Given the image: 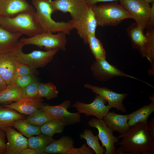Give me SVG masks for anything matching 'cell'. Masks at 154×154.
I'll return each mask as SVG.
<instances>
[{
    "mask_svg": "<svg viewBox=\"0 0 154 154\" xmlns=\"http://www.w3.org/2000/svg\"><path fill=\"white\" fill-rule=\"evenodd\" d=\"M148 124L139 122L130 127L124 133L117 137L121 140L116 143L125 154H154V141L148 130Z\"/></svg>",
    "mask_w": 154,
    "mask_h": 154,
    "instance_id": "cell-1",
    "label": "cell"
},
{
    "mask_svg": "<svg viewBox=\"0 0 154 154\" xmlns=\"http://www.w3.org/2000/svg\"><path fill=\"white\" fill-rule=\"evenodd\" d=\"M36 9L35 17L43 32L55 33L63 32L70 34L73 29L72 19L67 22H56L51 17L55 12L52 0H31Z\"/></svg>",
    "mask_w": 154,
    "mask_h": 154,
    "instance_id": "cell-2",
    "label": "cell"
},
{
    "mask_svg": "<svg viewBox=\"0 0 154 154\" xmlns=\"http://www.w3.org/2000/svg\"><path fill=\"white\" fill-rule=\"evenodd\" d=\"M35 10L21 12L12 17L0 16V26L9 31L33 37L43 32L35 17Z\"/></svg>",
    "mask_w": 154,
    "mask_h": 154,
    "instance_id": "cell-3",
    "label": "cell"
},
{
    "mask_svg": "<svg viewBox=\"0 0 154 154\" xmlns=\"http://www.w3.org/2000/svg\"><path fill=\"white\" fill-rule=\"evenodd\" d=\"M91 7L97 26H115L125 19H132L128 12L117 1Z\"/></svg>",
    "mask_w": 154,
    "mask_h": 154,
    "instance_id": "cell-4",
    "label": "cell"
},
{
    "mask_svg": "<svg viewBox=\"0 0 154 154\" xmlns=\"http://www.w3.org/2000/svg\"><path fill=\"white\" fill-rule=\"evenodd\" d=\"M66 35L63 32L54 34L52 33L43 32L32 37L23 38L19 40V41L24 46L33 45L41 48L44 47L46 50L58 48L66 51Z\"/></svg>",
    "mask_w": 154,
    "mask_h": 154,
    "instance_id": "cell-5",
    "label": "cell"
},
{
    "mask_svg": "<svg viewBox=\"0 0 154 154\" xmlns=\"http://www.w3.org/2000/svg\"><path fill=\"white\" fill-rule=\"evenodd\" d=\"M24 46L19 42L17 46L11 51L19 62L35 69L46 66L51 61L54 55L60 49L57 48L46 51L35 50L31 53L25 54L22 51Z\"/></svg>",
    "mask_w": 154,
    "mask_h": 154,
    "instance_id": "cell-6",
    "label": "cell"
},
{
    "mask_svg": "<svg viewBox=\"0 0 154 154\" xmlns=\"http://www.w3.org/2000/svg\"><path fill=\"white\" fill-rule=\"evenodd\" d=\"M120 4L128 12L138 25L144 30L149 15V3L143 0H119Z\"/></svg>",
    "mask_w": 154,
    "mask_h": 154,
    "instance_id": "cell-7",
    "label": "cell"
},
{
    "mask_svg": "<svg viewBox=\"0 0 154 154\" xmlns=\"http://www.w3.org/2000/svg\"><path fill=\"white\" fill-rule=\"evenodd\" d=\"M91 70L94 77L100 81L106 82L111 78L117 76L125 77L139 80L150 86L149 83L127 74L117 67L110 64L105 59L96 60L91 66Z\"/></svg>",
    "mask_w": 154,
    "mask_h": 154,
    "instance_id": "cell-8",
    "label": "cell"
},
{
    "mask_svg": "<svg viewBox=\"0 0 154 154\" xmlns=\"http://www.w3.org/2000/svg\"><path fill=\"white\" fill-rule=\"evenodd\" d=\"M71 104L70 101L67 100L57 105L44 104L39 109L52 115L63 125H69L80 123L81 121L80 114L78 112L70 113L68 111L67 109L70 108Z\"/></svg>",
    "mask_w": 154,
    "mask_h": 154,
    "instance_id": "cell-9",
    "label": "cell"
},
{
    "mask_svg": "<svg viewBox=\"0 0 154 154\" xmlns=\"http://www.w3.org/2000/svg\"><path fill=\"white\" fill-rule=\"evenodd\" d=\"M88 124L98 130V137L102 142V147L106 148L104 154H114L116 149L115 144L119 141L120 139L114 136L113 131L106 124L103 119L92 118Z\"/></svg>",
    "mask_w": 154,
    "mask_h": 154,
    "instance_id": "cell-10",
    "label": "cell"
},
{
    "mask_svg": "<svg viewBox=\"0 0 154 154\" xmlns=\"http://www.w3.org/2000/svg\"><path fill=\"white\" fill-rule=\"evenodd\" d=\"M72 20L73 29L76 30L84 43L88 44V35H95L98 26L92 7L89 6L78 19L76 21Z\"/></svg>",
    "mask_w": 154,
    "mask_h": 154,
    "instance_id": "cell-11",
    "label": "cell"
},
{
    "mask_svg": "<svg viewBox=\"0 0 154 154\" xmlns=\"http://www.w3.org/2000/svg\"><path fill=\"white\" fill-rule=\"evenodd\" d=\"M106 102L101 96L96 94L94 101L90 104L77 101L71 106L75 108L79 114L84 113L87 116L92 115L97 119H103L111 108L108 105H106Z\"/></svg>",
    "mask_w": 154,
    "mask_h": 154,
    "instance_id": "cell-12",
    "label": "cell"
},
{
    "mask_svg": "<svg viewBox=\"0 0 154 154\" xmlns=\"http://www.w3.org/2000/svg\"><path fill=\"white\" fill-rule=\"evenodd\" d=\"M84 86L104 98L111 108H115L124 113L126 112L123 101L128 95L127 94L117 93L106 87H100L89 84H86Z\"/></svg>",
    "mask_w": 154,
    "mask_h": 154,
    "instance_id": "cell-13",
    "label": "cell"
},
{
    "mask_svg": "<svg viewBox=\"0 0 154 154\" xmlns=\"http://www.w3.org/2000/svg\"><path fill=\"white\" fill-rule=\"evenodd\" d=\"M55 11L69 13L74 21L78 19L89 6L86 0H54Z\"/></svg>",
    "mask_w": 154,
    "mask_h": 154,
    "instance_id": "cell-14",
    "label": "cell"
},
{
    "mask_svg": "<svg viewBox=\"0 0 154 154\" xmlns=\"http://www.w3.org/2000/svg\"><path fill=\"white\" fill-rule=\"evenodd\" d=\"M18 62L11 50L0 51V75L7 85L12 83Z\"/></svg>",
    "mask_w": 154,
    "mask_h": 154,
    "instance_id": "cell-15",
    "label": "cell"
},
{
    "mask_svg": "<svg viewBox=\"0 0 154 154\" xmlns=\"http://www.w3.org/2000/svg\"><path fill=\"white\" fill-rule=\"evenodd\" d=\"M35 10L26 0H0V16L12 17L21 12Z\"/></svg>",
    "mask_w": 154,
    "mask_h": 154,
    "instance_id": "cell-16",
    "label": "cell"
},
{
    "mask_svg": "<svg viewBox=\"0 0 154 154\" xmlns=\"http://www.w3.org/2000/svg\"><path fill=\"white\" fill-rule=\"evenodd\" d=\"M5 131L7 138L5 154H20L28 147L27 139L11 127L6 128Z\"/></svg>",
    "mask_w": 154,
    "mask_h": 154,
    "instance_id": "cell-17",
    "label": "cell"
},
{
    "mask_svg": "<svg viewBox=\"0 0 154 154\" xmlns=\"http://www.w3.org/2000/svg\"><path fill=\"white\" fill-rule=\"evenodd\" d=\"M43 101L42 98L36 99L22 98L17 102L2 106L14 109L20 114L29 115L46 104L43 102Z\"/></svg>",
    "mask_w": 154,
    "mask_h": 154,
    "instance_id": "cell-18",
    "label": "cell"
},
{
    "mask_svg": "<svg viewBox=\"0 0 154 154\" xmlns=\"http://www.w3.org/2000/svg\"><path fill=\"white\" fill-rule=\"evenodd\" d=\"M129 116V114L121 115L109 112L103 119L113 131H117L121 135L126 132L130 127L128 123Z\"/></svg>",
    "mask_w": 154,
    "mask_h": 154,
    "instance_id": "cell-19",
    "label": "cell"
},
{
    "mask_svg": "<svg viewBox=\"0 0 154 154\" xmlns=\"http://www.w3.org/2000/svg\"><path fill=\"white\" fill-rule=\"evenodd\" d=\"M144 31L135 22L127 29L132 47L138 50L142 57H145V47L147 38Z\"/></svg>",
    "mask_w": 154,
    "mask_h": 154,
    "instance_id": "cell-20",
    "label": "cell"
},
{
    "mask_svg": "<svg viewBox=\"0 0 154 154\" xmlns=\"http://www.w3.org/2000/svg\"><path fill=\"white\" fill-rule=\"evenodd\" d=\"M21 33L9 31L0 26V51L11 50L19 43Z\"/></svg>",
    "mask_w": 154,
    "mask_h": 154,
    "instance_id": "cell-21",
    "label": "cell"
},
{
    "mask_svg": "<svg viewBox=\"0 0 154 154\" xmlns=\"http://www.w3.org/2000/svg\"><path fill=\"white\" fill-rule=\"evenodd\" d=\"M74 141L68 136H64L58 140H54L46 148L44 152L46 153L66 154L74 147Z\"/></svg>",
    "mask_w": 154,
    "mask_h": 154,
    "instance_id": "cell-22",
    "label": "cell"
},
{
    "mask_svg": "<svg viewBox=\"0 0 154 154\" xmlns=\"http://www.w3.org/2000/svg\"><path fill=\"white\" fill-rule=\"evenodd\" d=\"M25 115L16 110L0 105V128L5 131L8 127H11L13 122L19 119H25Z\"/></svg>",
    "mask_w": 154,
    "mask_h": 154,
    "instance_id": "cell-23",
    "label": "cell"
},
{
    "mask_svg": "<svg viewBox=\"0 0 154 154\" xmlns=\"http://www.w3.org/2000/svg\"><path fill=\"white\" fill-rule=\"evenodd\" d=\"M154 111V102L143 106L138 110L129 114L128 123L131 126L139 122H143L148 125L147 119Z\"/></svg>",
    "mask_w": 154,
    "mask_h": 154,
    "instance_id": "cell-24",
    "label": "cell"
},
{
    "mask_svg": "<svg viewBox=\"0 0 154 154\" xmlns=\"http://www.w3.org/2000/svg\"><path fill=\"white\" fill-rule=\"evenodd\" d=\"M22 88L12 84L0 92V105L10 104L22 98Z\"/></svg>",
    "mask_w": 154,
    "mask_h": 154,
    "instance_id": "cell-25",
    "label": "cell"
},
{
    "mask_svg": "<svg viewBox=\"0 0 154 154\" xmlns=\"http://www.w3.org/2000/svg\"><path fill=\"white\" fill-rule=\"evenodd\" d=\"M54 140L52 137L41 133L29 138L28 147L34 150L38 154H45L46 148Z\"/></svg>",
    "mask_w": 154,
    "mask_h": 154,
    "instance_id": "cell-26",
    "label": "cell"
},
{
    "mask_svg": "<svg viewBox=\"0 0 154 154\" xmlns=\"http://www.w3.org/2000/svg\"><path fill=\"white\" fill-rule=\"evenodd\" d=\"M147 41L145 47V57L151 64V68L149 70L151 76L154 74V29L147 30L145 34Z\"/></svg>",
    "mask_w": 154,
    "mask_h": 154,
    "instance_id": "cell-27",
    "label": "cell"
},
{
    "mask_svg": "<svg viewBox=\"0 0 154 154\" xmlns=\"http://www.w3.org/2000/svg\"><path fill=\"white\" fill-rule=\"evenodd\" d=\"M12 126L18 130L21 133L28 138L41 133L40 127L32 125L25 119L15 121L13 123Z\"/></svg>",
    "mask_w": 154,
    "mask_h": 154,
    "instance_id": "cell-28",
    "label": "cell"
},
{
    "mask_svg": "<svg viewBox=\"0 0 154 154\" xmlns=\"http://www.w3.org/2000/svg\"><path fill=\"white\" fill-rule=\"evenodd\" d=\"M55 119L47 112L38 109L26 117L25 119L32 125L40 127L48 121Z\"/></svg>",
    "mask_w": 154,
    "mask_h": 154,
    "instance_id": "cell-29",
    "label": "cell"
},
{
    "mask_svg": "<svg viewBox=\"0 0 154 154\" xmlns=\"http://www.w3.org/2000/svg\"><path fill=\"white\" fill-rule=\"evenodd\" d=\"M80 137L86 140L87 144L94 150L96 154H103L105 153L106 149L100 145L98 136H95L91 130L85 129L80 134Z\"/></svg>",
    "mask_w": 154,
    "mask_h": 154,
    "instance_id": "cell-30",
    "label": "cell"
},
{
    "mask_svg": "<svg viewBox=\"0 0 154 154\" xmlns=\"http://www.w3.org/2000/svg\"><path fill=\"white\" fill-rule=\"evenodd\" d=\"M88 44L96 60L105 59L106 53L101 41L95 35H89L88 37Z\"/></svg>",
    "mask_w": 154,
    "mask_h": 154,
    "instance_id": "cell-31",
    "label": "cell"
},
{
    "mask_svg": "<svg viewBox=\"0 0 154 154\" xmlns=\"http://www.w3.org/2000/svg\"><path fill=\"white\" fill-rule=\"evenodd\" d=\"M38 89L40 98H44L50 100L57 97L58 92L56 86L51 82L42 83L39 82Z\"/></svg>",
    "mask_w": 154,
    "mask_h": 154,
    "instance_id": "cell-32",
    "label": "cell"
},
{
    "mask_svg": "<svg viewBox=\"0 0 154 154\" xmlns=\"http://www.w3.org/2000/svg\"><path fill=\"white\" fill-rule=\"evenodd\" d=\"M64 126L58 120L54 119L45 123L40 129L41 133L52 137L55 134L61 133Z\"/></svg>",
    "mask_w": 154,
    "mask_h": 154,
    "instance_id": "cell-33",
    "label": "cell"
},
{
    "mask_svg": "<svg viewBox=\"0 0 154 154\" xmlns=\"http://www.w3.org/2000/svg\"><path fill=\"white\" fill-rule=\"evenodd\" d=\"M38 82L37 81L22 88V98L36 99L41 98L39 96L38 91Z\"/></svg>",
    "mask_w": 154,
    "mask_h": 154,
    "instance_id": "cell-34",
    "label": "cell"
},
{
    "mask_svg": "<svg viewBox=\"0 0 154 154\" xmlns=\"http://www.w3.org/2000/svg\"><path fill=\"white\" fill-rule=\"evenodd\" d=\"M37 81L34 74L19 76L14 78L12 83L23 88L29 84Z\"/></svg>",
    "mask_w": 154,
    "mask_h": 154,
    "instance_id": "cell-35",
    "label": "cell"
},
{
    "mask_svg": "<svg viewBox=\"0 0 154 154\" xmlns=\"http://www.w3.org/2000/svg\"><path fill=\"white\" fill-rule=\"evenodd\" d=\"M36 70L35 69L33 68L27 64L19 62L16 66L14 78L19 76L24 75H34L35 74L37 73Z\"/></svg>",
    "mask_w": 154,
    "mask_h": 154,
    "instance_id": "cell-36",
    "label": "cell"
},
{
    "mask_svg": "<svg viewBox=\"0 0 154 154\" xmlns=\"http://www.w3.org/2000/svg\"><path fill=\"white\" fill-rule=\"evenodd\" d=\"M94 150L89 146H87L85 143L82 144L78 148L74 147L70 149L66 154H94Z\"/></svg>",
    "mask_w": 154,
    "mask_h": 154,
    "instance_id": "cell-37",
    "label": "cell"
},
{
    "mask_svg": "<svg viewBox=\"0 0 154 154\" xmlns=\"http://www.w3.org/2000/svg\"><path fill=\"white\" fill-rule=\"evenodd\" d=\"M151 4L148 20L146 27L147 30L154 29V2Z\"/></svg>",
    "mask_w": 154,
    "mask_h": 154,
    "instance_id": "cell-38",
    "label": "cell"
},
{
    "mask_svg": "<svg viewBox=\"0 0 154 154\" xmlns=\"http://www.w3.org/2000/svg\"><path fill=\"white\" fill-rule=\"evenodd\" d=\"M5 136V131L0 128V154H5L6 147Z\"/></svg>",
    "mask_w": 154,
    "mask_h": 154,
    "instance_id": "cell-39",
    "label": "cell"
},
{
    "mask_svg": "<svg viewBox=\"0 0 154 154\" xmlns=\"http://www.w3.org/2000/svg\"><path fill=\"white\" fill-rule=\"evenodd\" d=\"M148 130L150 137L153 140H154V117L148 122Z\"/></svg>",
    "mask_w": 154,
    "mask_h": 154,
    "instance_id": "cell-40",
    "label": "cell"
},
{
    "mask_svg": "<svg viewBox=\"0 0 154 154\" xmlns=\"http://www.w3.org/2000/svg\"><path fill=\"white\" fill-rule=\"evenodd\" d=\"M119 0H86L88 4L92 7L96 5L97 3L100 2H114L119 1Z\"/></svg>",
    "mask_w": 154,
    "mask_h": 154,
    "instance_id": "cell-41",
    "label": "cell"
},
{
    "mask_svg": "<svg viewBox=\"0 0 154 154\" xmlns=\"http://www.w3.org/2000/svg\"><path fill=\"white\" fill-rule=\"evenodd\" d=\"M20 154H38L34 150L27 147L24 149Z\"/></svg>",
    "mask_w": 154,
    "mask_h": 154,
    "instance_id": "cell-42",
    "label": "cell"
},
{
    "mask_svg": "<svg viewBox=\"0 0 154 154\" xmlns=\"http://www.w3.org/2000/svg\"><path fill=\"white\" fill-rule=\"evenodd\" d=\"M7 85L0 75V92L6 88Z\"/></svg>",
    "mask_w": 154,
    "mask_h": 154,
    "instance_id": "cell-43",
    "label": "cell"
},
{
    "mask_svg": "<svg viewBox=\"0 0 154 154\" xmlns=\"http://www.w3.org/2000/svg\"><path fill=\"white\" fill-rule=\"evenodd\" d=\"M125 154L123 151V148L121 146H120L119 147L116 149L114 154Z\"/></svg>",
    "mask_w": 154,
    "mask_h": 154,
    "instance_id": "cell-44",
    "label": "cell"
},
{
    "mask_svg": "<svg viewBox=\"0 0 154 154\" xmlns=\"http://www.w3.org/2000/svg\"><path fill=\"white\" fill-rule=\"evenodd\" d=\"M145 2L148 3H152L153 2H154V0H143Z\"/></svg>",
    "mask_w": 154,
    "mask_h": 154,
    "instance_id": "cell-45",
    "label": "cell"
},
{
    "mask_svg": "<svg viewBox=\"0 0 154 154\" xmlns=\"http://www.w3.org/2000/svg\"><path fill=\"white\" fill-rule=\"evenodd\" d=\"M149 98L150 100L151 101L154 102V94L153 95L149 96Z\"/></svg>",
    "mask_w": 154,
    "mask_h": 154,
    "instance_id": "cell-46",
    "label": "cell"
}]
</instances>
